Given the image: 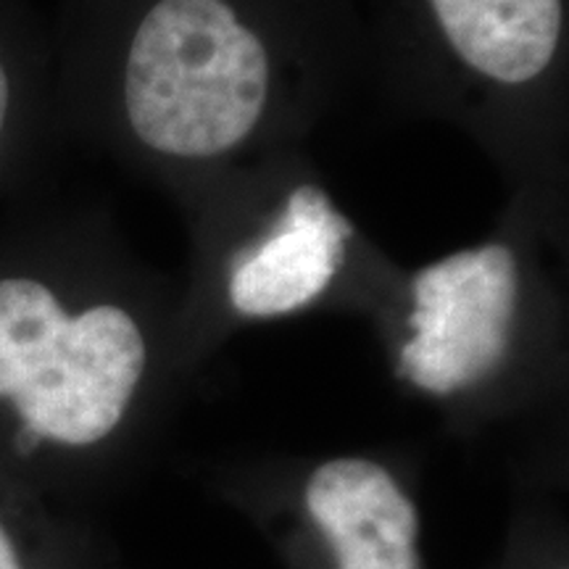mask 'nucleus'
<instances>
[{
    "label": "nucleus",
    "instance_id": "obj_1",
    "mask_svg": "<svg viewBox=\"0 0 569 569\" xmlns=\"http://www.w3.org/2000/svg\"><path fill=\"white\" fill-rule=\"evenodd\" d=\"M59 259H0V403L32 443L109 438L146 375L148 343L124 303Z\"/></svg>",
    "mask_w": 569,
    "mask_h": 569
},
{
    "label": "nucleus",
    "instance_id": "obj_2",
    "mask_svg": "<svg viewBox=\"0 0 569 569\" xmlns=\"http://www.w3.org/2000/svg\"><path fill=\"white\" fill-rule=\"evenodd\" d=\"M274 63L230 0H159L138 21L117 74L124 130L163 161H217L264 127Z\"/></svg>",
    "mask_w": 569,
    "mask_h": 569
},
{
    "label": "nucleus",
    "instance_id": "obj_3",
    "mask_svg": "<svg viewBox=\"0 0 569 569\" xmlns=\"http://www.w3.org/2000/svg\"><path fill=\"white\" fill-rule=\"evenodd\" d=\"M519 293L517 253L503 243L465 248L419 269L401 375L438 396L478 386L509 353Z\"/></svg>",
    "mask_w": 569,
    "mask_h": 569
},
{
    "label": "nucleus",
    "instance_id": "obj_4",
    "mask_svg": "<svg viewBox=\"0 0 569 569\" xmlns=\"http://www.w3.org/2000/svg\"><path fill=\"white\" fill-rule=\"evenodd\" d=\"M351 222L317 184H298L227 274V301L246 319H274L327 293L346 264Z\"/></svg>",
    "mask_w": 569,
    "mask_h": 569
},
{
    "label": "nucleus",
    "instance_id": "obj_5",
    "mask_svg": "<svg viewBox=\"0 0 569 569\" xmlns=\"http://www.w3.org/2000/svg\"><path fill=\"white\" fill-rule=\"evenodd\" d=\"M306 509L336 549L338 569H419L417 511L377 461H325L306 486Z\"/></svg>",
    "mask_w": 569,
    "mask_h": 569
},
{
    "label": "nucleus",
    "instance_id": "obj_6",
    "mask_svg": "<svg viewBox=\"0 0 569 569\" xmlns=\"http://www.w3.org/2000/svg\"><path fill=\"white\" fill-rule=\"evenodd\" d=\"M453 59L501 90L538 84L565 34L561 0H427Z\"/></svg>",
    "mask_w": 569,
    "mask_h": 569
},
{
    "label": "nucleus",
    "instance_id": "obj_7",
    "mask_svg": "<svg viewBox=\"0 0 569 569\" xmlns=\"http://www.w3.org/2000/svg\"><path fill=\"white\" fill-rule=\"evenodd\" d=\"M27 74H21L13 56L0 46V174L9 167L27 124Z\"/></svg>",
    "mask_w": 569,
    "mask_h": 569
},
{
    "label": "nucleus",
    "instance_id": "obj_8",
    "mask_svg": "<svg viewBox=\"0 0 569 569\" xmlns=\"http://www.w3.org/2000/svg\"><path fill=\"white\" fill-rule=\"evenodd\" d=\"M0 569H21L17 551H13L11 540L3 532V528H0Z\"/></svg>",
    "mask_w": 569,
    "mask_h": 569
}]
</instances>
